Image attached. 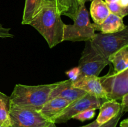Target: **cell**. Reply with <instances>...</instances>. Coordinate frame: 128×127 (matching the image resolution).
Segmentation results:
<instances>
[{"mask_svg":"<svg viewBox=\"0 0 128 127\" xmlns=\"http://www.w3.org/2000/svg\"><path fill=\"white\" fill-rule=\"evenodd\" d=\"M54 4L45 6L30 23L45 39L50 48L63 41L64 23Z\"/></svg>","mask_w":128,"mask_h":127,"instance_id":"6da1fadb","label":"cell"},{"mask_svg":"<svg viewBox=\"0 0 128 127\" xmlns=\"http://www.w3.org/2000/svg\"><path fill=\"white\" fill-rule=\"evenodd\" d=\"M11 28H6L0 24V38H12L14 35L10 32Z\"/></svg>","mask_w":128,"mask_h":127,"instance_id":"603a6c76","label":"cell"},{"mask_svg":"<svg viewBox=\"0 0 128 127\" xmlns=\"http://www.w3.org/2000/svg\"><path fill=\"white\" fill-rule=\"evenodd\" d=\"M111 14L108 4L103 0H94L91 1L90 14L96 24H101Z\"/></svg>","mask_w":128,"mask_h":127,"instance_id":"2e32d148","label":"cell"},{"mask_svg":"<svg viewBox=\"0 0 128 127\" xmlns=\"http://www.w3.org/2000/svg\"><path fill=\"white\" fill-rule=\"evenodd\" d=\"M0 127H2V126H1V125H0Z\"/></svg>","mask_w":128,"mask_h":127,"instance_id":"4dcf8cb0","label":"cell"},{"mask_svg":"<svg viewBox=\"0 0 128 127\" xmlns=\"http://www.w3.org/2000/svg\"><path fill=\"white\" fill-rule=\"evenodd\" d=\"M101 125H100L96 120H94L92 122H91V123L86 125L82 126V127H101Z\"/></svg>","mask_w":128,"mask_h":127,"instance_id":"d4e9b609","label":"cell"},{"mask_svg":"<svg viewBox=\"0 0 128 127\" xmlns=\"http://www.w3.org/2000/svg\"><path fill=\"white\" fill-rule=\"evenodd\" d=\"M107 4L111 13L117 15V16L121 17V18H123L128 15V7H122L121 5L119 4L118 2Z\"/></svg>","mask_w":128,"mask_h":127,"instance_id":"d6986e66","label":"cell"},{"mask_svg":"<svg viewBox=\"0 0 128 127\" xmlns=\"http://www.w3.org/2000/svg\"><path fill=\"white\" fill-rule=\"evenodd\" d=\"M86 92L72 85L70 79L59 82L58 84L51 91L49 100L54 98H61L72 103L86 94Z\"/></svg>","mask_w":128,"mask_h":127,"instance_id":"9c48e42d","label":"cell"},{"mask_svg":"<svg viewBox=\"0 0 128 127\" xmlns=\"http://www.w3.org/2000/svg\"><path fill=\"white\" fill-rule=\"evenodd\" d=\"M10 97L0 92V125L3 127H10Z\"/></svg>","mask_w":128,"mask_h":127,"instance_id":"ac0fdd59","label":"cell"},{"mask_svg":"<svg viewBox=\"0 0 128 127\" xmlns=\"http://www.w3.org/2000/svg\"><path fill=\"white\" fill-rule=\"evenodd\" d=\"M107 100L99 98L86 93L79 99L70 103L68 107L54 120L53 123H64L72 119L74 116L88 110L99 109Z\"/></svg>","mask_w":128,"mask_h":127,"instance_id":"ba28073f","label":"cell"},{"mask_svg":"<svg viewBox=\"0 0 128 127\" xmlns=\"http://www.w3.org/2000/svg\"><path fill=\"white\" fill-rule=\"evenodd\" d=\"M72 85L91 95L108 100L107 95L101 85L99 77L85 76L72 82Z\"/></svg>","mask_w":128,"mask_h":127,"instance_id":"30bf717a","label":"cell"},{"mask_svg":"<svg viewBox=\"0 0 128 127\" xmlns=\"http://www.w3.org/2000/svg\"><path fill=\"white\" fill-rule=\"evenodd\" d=\"M110 65L107 74L100 77V82L108 100H121L124 95L128 93V68L122 72H116L111 63Z\"/></svg>","mask_w":128,"mask_h":127,"instance_id":"8992f818","label":"cell"},{"mask_svg":"<svg viewBox=\"0 0 128 127\" xmlns=\"http://www.w3.org/2000/svg\"><path fill=\"white\" fill-rule=\"evenodd\" d=\"M95 31H100L104 34H111L120 32L124 29L127 26L124 24L123 18L111 13L107 18L101 24L92 23Z\"/></svg>","mask_w":128,"mask_h":127,"instance_id":"4fadbf2b","label":"cell"},{"mask_svg":"<svg viewBox=\"0 0 128 127\" xmlns=\"http://www.w3.org/2000/svg\"><path fill=\"white\" fill-rule=\"evenodd\" d=\"M66 75L68 77L69 79L72 81V82L78 80L80 77V70L78 67H73L72 68L70 69V70L66 72Z\"/></svg>","mask_w":128,"mask_h":127,"instance_id":"7402d4cb","label":"cell"},{"mask_svg":"<svg viewBox=\"0 0 128 127\" xmlns=\"http://www.w3.org/2000/svg\"><path fill=\"white\" fill-rule=\"evenodd\" d=\"M118 3L122 7H128V0H119Z\"/></svg>","mask_w":128,"mask_h":127,"instance_id":"484cf974","label":"cell"},{"mask_svg":"<svg viewBox=\"0 0 128 127\" xmlns=\"http://www.w3.org/2000/svg\"><path fill=\"white\" fill-rule=\"evenodd\" d=\"M70 102L63 98H54L46 102L40 110V113L50 122L54 120L67 108Z\"/></svg>","mask_w":128,"mask_h":127,"instance_id":"8fae6325","label":"cell"},{"mask_svg":"<svg viewBox=\"0 0 128 127\" xmlns=\"http://www.w3.org/2000/svg\"><path fill=\"white\" fill-rule=\"evenodd\" d=\"M100 113L96 121L100 125H103L116 117L121 111L120 103L116 100H106L100 107Z\"/></svg>","mask_w":128,"mask_h":127,"instance_id":"5bb4252c","label":"cell"},{"mask_svg":"<svg viewBox=\"0 0 128 127\" xmlns=\"http://www.w3.org/2000/svg\"><path fill=\"white\" fill-rule=\"evenodd\" d=\"M121 103H120L121 105V110L122 111V113L128 112V93L123 96L121 98Z\"/></svg>","mask_w":128,"mask_h":127,"instance_id":"cb8c5ba5","label":"cell"},{"mask_svg":"<svg viewBox=\"0 0 128 127\" xmlns=\"http://www.w3.org/2000/svg\"><path fill=\"white\" fill-rule=\"evenodd\" d=\"M85 4L84 0H56V6L61 16H66L73 21L80 6Z\"/></svg>","mask_w":128,"mask_h":127,"instance_id":"9a60e30c","label":"cell"},{"mask_svg":"<svg viewBox=\"0 0 128 127\" xmlns=\"http://www.w3.org/2000/svg\"><path fill=\"white\" fill-rule=\"evenodd\" d=\"M122 115H123V113H122V111L121 110L116 117H114L113 118L110 120V121H108L106 123H105L104 124L101 125L100 127H116Z\"/></svg>","mask_w":128,"mask_h":127,"instance_id":"44dd1931","label":"cell"},{"mask_svg":"<svg viewBox=\"0 0 128 127\" xmlns=\"http://www.w3.org/2000/svg\"><path fill=\"white\" fill-rule=\"evenodd\" d=\"M110 64L107 59L101 56L92 47L91 41H86L84 49L78 66L80 70L78 78L85 76L99 77L101 71Z\"/></svg>","mask_w":128,"mask_h":127,"instance_id":"5b68a950","label":"cell"},{"mask_svg":"<svg viewBox=\"0 0 128 127\" xmlns=\"http://www.w3.org/2000/svg\"><path fill=\"white\" fill-rule=\"evenodd\" d=\"M90 41L92 47L108 60L111 54L128 46V27L115 33L96 34Z\"/></svg>","mask_w":128,"mask_h":127,"instance_id":"277c9868","label":"cell"},{"mask_svg":"<svg viewBox=\"0 0 128 127\" xmlns=\"http://www.w3.org/2000/svg\"><path fill=\"white\" fill-rule=\"evenodd\" d=\"M50 4L56 5V0H26L22 14V24H30L39 12L45 6Z\"/></svg>","mask_w":128,"mask_h":127,"instance_id":"7c38bea8","label":"cell"},{"mask_svg":"<svg viewBox=\"0 0 128 127\" xmlns=\"http://www.w3.org/2000/svg\"><path fill=\"white\" fill-rule=\"evenodd\" d=\"M56 127V126L54 123H51L48 126H47V127Z\"/></svg>","mask_w":128,"mask_h":127,"instance_id":"f1b7e54d","label":"cell"},{"mask_svg":"<svg viewBox=\"0 0 128 127\" xmlns=\"http://www.w3.org/2000/svg\"><path fill=\"white\" fill-rule=\"evenodd\" d=\"M95 114H96V112L94 110H85L76 115L74 116L72 118L83 122L86 120L92 119L94 117Z\"/></svg>","mask_w":128,"mask_h":127,"instance_id":"ffe728a7","label":"cell"},{"mask_svg":"<svg viewBox=\"0 0 128 127\" xmlns=\"http://www.w3.org/2000/svg\"><path fill=\"white\" fill-rule=\"evenodd\" d=\"M10 119V127H46L52 123L38 111L20 107L11 102Z\"/></svg>","mask_w":128,"mask_h":127,"instance_id":"52a82bcc","label":"cell"},{"mask_svg":"<svg viewBox=\"0 0 128 127\" xmlns=\"http://www.w3.org/2000/svg\"><path fill=\"white\" fill-rule=\"evenodd\" d=\"M106 3L110 4V3H115V2H118L119 0H104Z\"/></svg>","mask_w":128,"mask_h":127,"instance_id":"83f0119b","label":"cell"},{"mask_svg":"<svg viewBox=\"0 0 128 127\" xmlns=\"http://www.w3.org/2000/svg\"><path fill=\"white\" fill-rule=\"evenodd\" d=\"M73 22V24H64L63 41L86 42L92 39L96 33L85 4L80 6Z\"/></svg>","mask_w":128,"mask_h":127,"instance_id":"3957f363","label":"cell"},{"mask_svg":"<svg viewBox=\"0 0 128 127\" xmlns=\"http://www.w3.org/2000/svg\"><path fill=\"white\" fill-rule=\"evenodd\" d=\"M58 84V82L40 85L16 84L10 97L11 102L20 107L40 112Z\"/></svg>","mask_w":128,"mask_h":127,"instance_id":"7a4b0ae2","label":"cell"},{"mask_svg":"<svg viewBox=\"0 0 128 127\" xmlns=\"http://www.w3.org/2000/svg\"><path fill=\"white\" fill-rule=\"evenodd\" d=\"M120 127H128V119L126 118V119L123 120L122 122L120 123Z\"/></svg>","mask_w":128,"mask_h":127,"instance_id":"4316f807","label":"cell"},{"mask_svg":"<svg viewBox=\"0 0 128 127\" xmlns=\"http://www.w3.org/2000/svg\"><path fill=\"white\" fill-rule=\"evenodd\" d=\"M94 1V0H84V2H89V1Z\"/></svg>","mask_w":128,"mask_h":127,"instance_id":"f546056e","label":"cell"},{"mask_svg":"<svg viewBox=\"0 0 128 127\" xmlns=\"http://www.w3.org/2000/svg\"><path fill=\"white\" fill-rule=\"evenodd\" d=\"M108 61L112 65L114 70L121 72L128 68V46L120 49L108 57Z\"/></svg>","mask_w":128,"mask_h":127,"instance_id":"e0dca14e","label":"cell"}]
</instances>
